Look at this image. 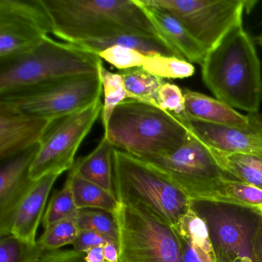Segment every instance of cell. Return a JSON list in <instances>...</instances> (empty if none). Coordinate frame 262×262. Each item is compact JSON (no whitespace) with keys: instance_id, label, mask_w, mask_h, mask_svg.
Listing matches in <instances>:
<instances>
[{"instance_id":"29","label":"cell","mask_w":262,"mask_h":262,"mask_svg":"<svg viewBox=\"0 0 262 262\" xmlns=\"http://www.w3.org/2000/svg\"><path fill=\"white\" fill-rule=\"evenodd\" d=\"M77 219H68L46 228L37 243L46 251H56L66 245H73L79 235Z\"/></svg>"},{"instance_id":"7","label":"cell","mask_w":262,"mask_h":262,"mask_svg":"<svg viewBox=\"0 0 262 262\" xmlns=\"http://www.w3.org/2000/svg\"><path fill=\"white\" fill-rule=\"evenodd\" d=\"M191 209L206 224L217 262H256L254 239L262 225L257 208L191 200Z\"/></svg>"},{"instance_id":"14","label":"cell","mask_w":262,"mask_h":262,"mask_svg":"<svg viewBox=\"0 0 262 262\" xmlns=\"http://www.w3.org/2000/svg\"><path fill=\"white\" fill-rule=\"evenodd\" d=\"M248 129L188 120V127L205 145L219 151L250 155L262 159V126L256 119Z\"/></svg>"},{"instance_id":"17","label":"cell","mask_w":262,"mask_h":262,"mask_svg":"<svg viewBox=\"0 0 262 262\" xmlns=\"http://www.w3.org/2000/svg\"><path fill=\"white\" fill-rule=\"evenodd\" d=\"M60 176L48 174L34 182L15 211L10 235L27 245H36L37 230L45 213L50 191Z\"/></svg>"},{"instance_id":"27","label":"cell","mask_w":262,"mask_h":262,"mask_svg":"<svg viewBox=\"0 0 262 262\" xmlns=\"http://www.w3.org/2000/svg\"><path fill=\"white\" fill-rule=\"evenodd\" d=\"M99 75L104 92L103 108L101 114L104 127L108 122L113 110L119 103L128 99V96L124 86L123 79L119 73L108 71L102 62L99 66Z\"/></svg>"},{"instance_id":"41","label":"cell","mask_w":262,"mask_h":262,"mask_svg":"<svg viewBox=\"0 0 262 262\" xmlns=\"http://www.w3.org/2000/svg\"><path fill=\"white\" fill-rule=\"evenodd\" d=\"M232 262H243V261H242V260H234V261H232Z\"/></svg>"},{"instance_id":"22","label":"cell","mask_w":262,"mask_h":262,"mask_svg":"<svg viewBox=\"0 0 262 262\" xmlns=\"http://www.w3.org/2000/svg\"><path fill=\"white\" fill-rule=\"evenodd\" d=\"M208 148L217 166L226 176L262 190V159L250 155L225 152L209 146Z\"/></svg>"},{"instance_id":"16","label":"cell","mask_w":262,"mask_h":262,"mask_svg":"<svg viewBox=\"0 0 262 262\" xmlns=\"http://www.w3.org/2000/svg\"><path fill=\"white\" fill-rule=\"evenodd\" d=\"M161 37L182 59L202 66L208 50L199 43L185 26L173 15L151 4L150 0H136Z\"/></svg>"},{"instance_id":"2","label":"cell","mask_w":262,"mask_h":262,"mask_svg":"<svg viewBox=\"0 0 262 262\" xmlns=\"http://www.w3.org/2000/svg\"><path fill=\"white\" fill-rule=\"evenodd\" d=\"M201 67L202 80L216 99L250 114L259 113L261 67L254 41L243 25L209 50Z\"/></svg>"},{"instance_id":"25","label":"cell","mask_w":262,"mask_h":262,"mask_svg":"<svg viewBox=\"0 0 262 262\" xmlns=\"http://www.w3.org/2000/svg\"><path fill=\"white\" fill-rule=\"evenodd\" d=\"M80 210L76 206L73 198L71 182L67 177L63 187L52 195L42 217V226L46 229L60 221L77 219Z\"/></svg>"},{"instance_id":"38","label":"cell","mask_w":262,"mask_h":262,"mask_svg":"<svg viewBox=\"0 0 262 262\" xmlns=\"http://www.w3.org/2000/svg\"><path fill=\"white\" fill-rule=\"evenodd\" d=\"M254 116H255L256 119H257V120L258 121L259 123L262 126V113H256V114H254Z\"/></svg>"},{"instance_id":"39","label":"cell","mask_w":262,"mask_h":262,"mask_svg":"<svg viewBox=\"0 0 262 262\" xmlns=\"http://www.w3.org/2000/svg\"><path fill=\"white\" fill-rule=\"evenodd\" d=\"M256 41H257V44L260 46V47H262V32L260 35L256 37Z\"/></svg>"},{"instance_id":"20","label":"cell","mask_w":262,"mask_h":262,"mask_svg":"<svg viewBox=\"0 0 262 262\" xmlns=\"http://www.w3.org/2000/svg\"><path fill=\"white\" fill-rule=\"evenodd\" d=\"M113 149L114 147L103 135L95 149L88 156L78 159L73 169L82 179L116 195L113 182Z\"/></svg>"},{"instance_id":"10","label":"cell","mask_w":262,"mask_h":262,"mask_svg":"<svg viewBox=\"0 0 262 262\" xmlns=\"http://www.w3.org/2000/svg\"><path fill=\"white\" fill-rule=\"evenodd\" d=\"M101 99L86 108L54 121L41 139L29 170L36 182L50 174H62L71 170L81 144L102 114Z\"/></svg>"},{"instance_id":"23","label":"cell","mask_w":262,"mask_h":262,"mask_svg":"<svg viewBox=\"0 0 262 262\" xmlns=\"http://www.w3.org/2000/svg\"><path fill=\"white\" fill-rule=\"evenodd\" d=\"M75 203L79 210L96 209L114 214L119 203L116 195L82 179L72 168L68 176Z\"/></svg>"},{"instance_id":"12","label":"cell","mask_w":262,"mask_h":262,"mask_svg":"<svg viewBox=\"0 0 262 262\" xmlns=\"http://www.w3.org/2000/svg\"><path fill=\"white\" fill-rule=\"evenodd\" d=\"M53 33L41 0H0V60L31 50Z\"/></svg>"},{"instance_id":"3","label":"cell","mask_w":262,"mask_h":262,"mask_svg":"<svg viewBox=\"0 0 262 262\" xmlns=\"http://www.w3.org/2000/svg\"><path fill=\"white\" fill-rule=\"evenodd\" d=\"M189 132L171 113L133 99L119 103L104 126V135L115 148L145 160L172 152Z\"/></svg>"},{"instance_id":"8","label":"cell","mask_w":262,"mask_h":262,"mask_svg":"<svg viewBox=\"0 0 262 262\" xmlns=\"http://www.w3.org/2000/svg\"><path fill=\"white\" fill-rule=\"evenodd\" d=\"M114 216L119 226V262H182L172 227L132 205L120 204Z\"/></svg>"},{"instance_id":"15","label":"cell","mask_w":262,"mask_h":262,"mask_svg":"<svg viewBox=\"0 0 262 262\" xmlns=\"http://www.w3.org/2000/svg\"><path fill=\"white\" fill-rule=\"evenodd\" d=\"M54 121L0 108V160L4 162L39 145Z\"/></svg>"},{"instance_id":"40","label":"cell","mask_w":262,"mask_h":262,"mask_svg":"<svg viewBox=\"0 0 262 262\" xmlns=\"http://www.w3.org/2000/svg\"><path fill=\"white\" fill-rule=\"evenodd\" d=\"M257 209L259 210V211H260V214H261L262 215V205H260V207H258V208H257Z\"/></svg>"},{"instance_id":"32","label":"cell","mask_w":262,"mask_h":262,"mask_svg":"<svg viewBox=\"0 0 262 262\" xmlns=\"http://www.w3.org/2000/svg\"><path fill=\"white\" fill-rule=\"evenodd\" d=\"M158 105L188 125V120L185 115L183 91L176 84L165 82L161 86L158 95Z\"/></svg>"},{"instance_id":"28","label":"cell","mask_w":262,"mask_h":262,"mask_svg":"<svg viewBox=\"0 0 262 262\" xmlns=\"http://www.w3.org/2000/svg\"><path fill=\"white\" fill-rule=\"evenodd\" d=\"M79 229L98 233L119 245V226L114 214L96 209L80 210Z\"/></svg>"},{"instance_id":"1","label":"cell","mask_w":262,"mask_h":262,"mask_svg":"<svg viewBox=\"0 0 262 262\" xmlns=\"http://www.w3.org/2000/svg\"><path fill=\"white\" fill-rule=\"evenodd\" d=\"M54 36L76 44L120 35L161 37L136 0H41Z\"/></svg>"},{"instance_id":"35","label":"cell","mask_w":262,"mask_h":262,"mask_svg":"<svg viewBox=\"0 0 262 262\" xmlns=\"http://www.w3.org/2000/svg\"><path fill=\"white\" fill-rule=\"evenodd\" d=\"M104 257L106 262H119V245L115 243H107L102 247Z\"/></svg>"},{"instance_id":"11","label":"cell","mask_w":262,"mask_h":262,"mask_svg":"<svg viewBox=\"0 0 262 262\" xmlns=\"http://www.w3.org/2000/svg\"><path fill=\"white\" fill-rule=\"evenodd\" d=\"M146 161L163 171L191 200H207L219 180L226 176L214 162L208 146L191 130L177 149Z\"/></svg>"},{"instance_id":"33","label":"cell","mask_w":262,"mask_h":262,"mask_svg":"<svg viewBox=\"0 0 262 262\" xmlns=\"http://www.w3.org/2000/svg\"><path fill=\"white\" fill-rule=\"evenodd\" d=\"M107 243H115V242L94 231L80 230L79 235L72 245L73 246V249L76 251L85 253L90 248H95V247H103Z\"/></svg>"},{"instance_id":"36","label":"cell","mask_w":262,"mask_h":262,"mask_svg":"<svg viewBox=\"0 0 262 262\" xmlns=\"http://www.w3.org/2000/svg\"><path fill=\"white\" fill-rule=\"evenodd\" d=\"M85 259L87 262H106L102 247H95L85 251Z\"/></svg>"},{"instance_id":"6","label":"cell","mask_w":262,"mask_h":262,"mask_svg":"<svg viewBox=\"0 0 262 262\" xmlns=\"http://www.w3.org/2000/svg\"><path fill=\"white\" fill-rule=\"evenodd\" d=\"M99 74L71 76L14 89L0 94V108L56 121L101 99Z\"/></svg>"},{"instance_id":"19","label":"cell","mask_w":262,"mask_h":262,"mask_svg":"<svg viewBox=\"0 0 262 262\" xmlns=\"http://www.w3.org/2000/svg\"><path fill=\"white\" fill-rule=\"evenodd\" d=\"M172 228L180 244L182 262H217L206 224L192 210Z\"/></svg>"},{"instance_id":"34","label":"cell","mask_w":262,"mask_h":262,"mask_svg":"<svg viewBox=\"0 0 262 262\" xmlns=\"http://www.w3.org/2000/svg\"><path fill=\"white\" fill-rule=\"evenodd\" d=\"M41 262H87L85 253L76 250H56L44 251Z\"/></svg>"},{"instance_id":"18","label":"cell","mask_w":262,"mask_h":262,"mask_svg":"<svg viewBox=\"0 0 262 262\" xmlns=\"http://www.w3.org/2000/svg\"><path fill=\"white\" fill-rule=\"evenodd\" d=\"M183 91L185 115L188 120L248 129L254 125L253 114H241L234 108L214 98L192 90Z\"/></svg>"},{"instance_id":"9","label":"cell","mask_w":262,"mask_h":262,"mask_svg":"<svg viewBox=\"0 0 262 262\" xmlns=\"http://www.w3.org/2000/svg\"><path fill=\"white\" fill-rule=\"evenodd\" d=\"M151 4L177 18L208 52L236 27L243 25L251 0H150Z\"/></svg>"},{"instance_id":"26","label":"cell","mask_w":262,"mask_h":262,"mask_svg":"<svg viewBox=\"0 0 262 262\" xmlns=\"http://www.w3.org/2000/svg\"><path fill=\"white\" fill-rule=\"evenodd\" d=\"M142 68L162 79H185L193 76L194 66L185 59L164 55L146 56Z\"/></svg>"},{"instance_id":"21","label":"cell","mask_w":262,"mask_h":262,"mask_svg":"<svg viewBox=\"0 0 262 262\" xmlns=\"http://www.w3.org/2000/svg\"><path fill=\"white\" fill-rule=\"evenodd\" d=\"M76 45L96 54L99 52L102 51L113 46H120V47L136 50L145 56L164 55V56H176L179 59H182L162 37H157V36L120 35V36H113L108 39L83 41V42H78Z\"/></svg>"},{"instance_id":"30","label":"cell","mask_w":262,"mask_h":262,"mask_svg":"<svg viewBox=\"0 0 262 262\" xmlns=\"http://www.w3.org/2000/svg\"><path fill=\"white\" fill-rule=\"evenodd\" d=\"M44 251L37 242L27 245L13 235L0 239V262H41Z\"/></svg>"},{"instance_id":"5","label":"cell","mask_w":262,"mask_h":262,"mask_svg":"<svg viewBox=\"0 0 262 262\" xmlns=\"http://www.w3.org/2000/svg\"><path fill=\"white\" fill-rule=\"evenodd\" d=\"M102 62L96 53L48 36L31 50L0 60V94L54 79L99 74Z\"/></svg>"},{"instance_id":"37","label":"cell","mask_w":262,"mask_h":262,"mask_svg":"<svg viewBox=\"0 0 262 262\" xmlns=\"http://www.w3.org/2000/svg\"><path fill=\"white\" fill-rule=\"evenodd\" d=\"M254 254L256 262H262V225L254 236Z\"/></svg>"},{"instance_id":"4","label":"cell","mask_w":262,"mask_h":262,"mask_svg":"<svg viewBox=\"0 0 262 262\" xmlns=\"http://www.w3.org/2000/svg\"><path fill=\"white\" fill-rule=\"evenodd\" d=\"M113 182L119 203L146 210L170 226L191 210V199L151 162L115 148Z\"/></svg>"},{"instance_id":"31","label":"cell","mask_w":262,"mask_h":262,"mask_svg":"<svg viewBox=\"0 0 262 262\" xmlns=\"http://www.w3.org/2000/svg\"><path fill=\"white\" fill-rule=\"evenodd\" d=\"M105 62L117 68L119 71L142 67L146 56L132 49L120 46H113L97 53Z\"/></svg>"},{"instance_id":"24","label":"cell","mask_w":262,"mask_h":262,"mask_svg":"<svg viewBox=\"0 0 262 262\" xmlns=\"http://www.w3.org/2000/svg\"><path fill=\"white\" fill-rule=\"evenodd\" d=\"M123 79L128 99L158 105V95L161 86L165 83L162 78L145 71L142 67L119 71Z\"/></svg>"},{"instance_id":"13","label":"cell","mask_w":262,"mask_h":262,"mask_svg":"<svg viewBox=\"0 0 262 262\" xmlns=\"http://www.w3.org/2000/svg\"><path fill=\"white\" fill-rule=\"evenodd\" d=\"M38 146L6 161L0 171V237L10 235L12 219L16 208L34 184L29 170Z\"/></svg>"}]
</instances>
